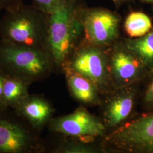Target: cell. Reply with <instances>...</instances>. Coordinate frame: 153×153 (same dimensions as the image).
<instances>
[{
  "label": "cell",
  "mask_w": 153,
  "mask_h": 153,
  "mask_svg": "<svg viewBox=\"0 0 153 153\" xmlns=\"http://www.w3.org/2000/svg\"><path fill=\"white\" fill-rule=\"evenodd\" d=\"M109 140L116 146L131 152L153 153V112L123 126Z\"/></svg>",
  "instance_id": "obj_6"
},
{
  "label": "cell",
  "mask_w": 153,
  "mask_h": 153,
  "mask_svg": "<svg viewBox=\"0 0 153 153\" xmlns=\"http://www.w3.org/2000/svg\"><path fill=\"white\" fill-rule=\"evenodd\" d=\"M48 23V14L33 4L23 3L14 10L6 11L1 18L0 39L47 51Z\"/></svg>",
  "instance_id": "obj_2"
},
{
  "label": "cell",
  "mask_w": 153,
  "mask_h": 153,
  "mask_svg": "<svg viewBox=\"0 0 153 153\" xmlns=\"http://www.w3.org/2000/svg\"><path fill=\"white\" fill-rule=\"evenodd\" d=\"M61 1L62 0H33V4L48 15L55 10Z\"/></svg>",
  "instance_id": "obj_16"
},
{
  "label": "cell",
  "mask_w": 153,
  "mask_h": 153,
  "mask_svg": "<svg viewBox=\"0 0 153 153\" xmlns=\"http://www.w3.org/2000/svg\"><path fill=\"white\" fill-rule=\"evenodd\" d=\"M153 27L150 18L141 11H132L126 17L124 28L131 38H138L149 33Z\"/></svg>",
  "instance_id": "obj_15"
},
{
  "label": "cell",
  "mask_w": 153,
  "mask_h": 153,
  "mask_svg": "<svg viewBox=\"0 0 153 153\" xmlns=\"http://www.w3.org/2000/svg\"><path fill=\"white\" fill-rule=\"evenodd\" d=\"M151 73L153 74V71ZM143 102L148 107H153V76L145 90L143 95Z\"/></svg>",
  "instance_id": "obj_18"
},
{
  "label": "cell",
  "mask_w": 153,
  "mask_h": 153,
  "mask_svg": "<svg viewBox=\"0 0 153 153\" xmlns=\"http://www.w3.org/2000/svg\"><path fill=\"white\" fill-rule=\"evenodd\" d=\"M14 110L39 132L51 120L53 113L49 102L35 94H29Z\"/></svg>",
  "instance_id": "obj_10"
},
{
  "label": "cell",
  "mask_w": 153,
  "mask_h": 153,
  "mask_svg": "<svg viewBox=\"0 0 153 153\" xmlns=\"http://www.w3.org/2000/svg\"><path fill=\"white\" fill-rule=\"evenodd\" d=\"M142 2H146V3H149L150 4H153V0H140Z\"/></svg>",
  "instance_id": "obj_21"
},
{
  "label": "cell",
  "mask_w": 153,
  "mask_h": 153,
  "mask_svg": "<svg viewBox=\"0 0 153 153\" xmlns=\"http://www.w3.org/2000/svg\"><path fill=\"white\" fill-rule=\"evenodd\" d=\"M124 45L142 63L149 73L153 71V26L144 36L126 39Z\"/></svg>",
  "instance_id": "obj_12"
},
{
  "label": "cell",
  "mask_w": 153,
  "mask_h": 153,
  "mask_svg": "<svg viewBox=\"0 0 153 153\" xmlns=\"http://www.w3.org/2000/svg\"><path fill=\"white\" fill-rule=\"evenodd\" d=\"M82 20L83 33L90 44L104 48L119 37L121 18L114 11L102 7H84Z\"/></svg>",
  "instance_id": "obj_5"
},
{
  "label": "cell",
  "mask_w": 153,
  "mask_h": 153,
  "mask_svg": "<svg viewBox=\"0 0 153 153\" xmlns=\"http://www.w3.org/2000/svg\"><path fill=\"white\" fill-rule=\"evenodd\" d=\"M116 7H120L125 4L131 2V0H112Z\"/></svg>",
  "instance_id": "obj_20"
},
{
  "label": "cell",
  "mask_w": 153,
  "mask_h": 153,
  "mask_svg": "<svg viewBox=\"0 0 153 153\" xmlns=\"http://www.w3.org/2000/svg\"><path fill=\"white\" fill-rule=\"evenodd\" d=\"M113 76L121 83H130L142 78L149 73L142 63L125 47L117 46L111 58Z\"/></svg>",
  "instance_id": "obj_9"
},
{
  "label": "cell",
  "mask_w": 153,
  "mask_h": 153,
  "mask_svg": "<svg viewBox=\"0 0 153 153\" xmlns=\"http://www.w3.org/2000/svg\"><path fill=\"white\" fill-rule=\"evenodd\" d=\"M107 62L103 48L90 44L82 47L78 46L65 66L85 76L95 85L100 86L107 79Z\"/></svg>",
  "instance_id": "obj_7"
},
{
  "label": "cell",
  "mask_w": 153,
  "mask_h": 153,
  "mask_svg": "<svg viewBox=\"0 0 153 153\" xmlns=\"http://www.w3.org/2000/svg\"><path fill=\"white\" fill-rule=\"evenodd\" d=\"M81 0H62L48 14L47 51L53 65L63 69L83 33Z\"/></svg>",
  "instance_id": "obj_1"
},
{
  "label": "cell",
  "mask_w": 153,
  "mask_h": 153,
  "mask_svg": "<svg viewBox=\"0 0 153 153\" xmlns=\"http://www.w3.org/2000/svg\"><path fill=\"white\" fill-rule=\"evenodd\" d=\"M62 69L65 73L69 88L74 97L84 103L95 102L97 98L95 85L68 66H65Z\"/></svg>",
  "instance_id": "obj_11"
},
{
  "label": "cell",
  "mask_w": 153,
  "mask_h": 153,
  "mask_svg": "<svg viewBox=\"0 0 153 153\" xmlns=\"http://www.w3.org/2000/svg\"><path fill=\"white\" fill-rule=\"evenodd\" d=\"M0 20H1V19H0Z\"/></svg>",
  "instance_id": "obj_22"
},
{
  "label": "cell",
  "mask_w": 153,
  "mask_h": 153,
  "mask_svg": "<svg viewBox=\"0 0 153 153\" xmlns=\"http://www.w3.org/2000/svg\"><path fill=\"white\" fill-rule=\"evenodd\" d=\"M3 85H4V77L0 73V108H6L5 107L3 102Z\"/></svg>",
  "instance_id": "obj_19"
},
{
  "label": "cell",
  "mask_w": 153,
  "mask_h": 153,
  "mask_svg": "<svg viewBox=\"0 0 153 153\" xmlns=\"http://www.w3.org/2000/svg\"><path fill=\"white\" fill-rule=\"evenodd\" d=\"M134 102V93L125 94L114 99L106 111V120L110 126H116L131 113Z\"/></svg>",
  "instance_id": "obj_14"
},
{
  "label": "cell",
  "mask_w": 153,
  "mask_h": 153,
  "mask_svg": "<svg viewBox=\"0 0 153 153\" xmlns=\"http://www.w3.org/2000/svg\"><path fill=\"white\" fill-rule=\"evenodd\" d=\"M51 131L69 137L93 138L102 135L105 126L88 111L77 109L73 113L56 119L48 123Z\"/></svg>",
  "instance_id": "obj_8"
},
{
  "label": "cell",
  "mask_w": 153,
  "mask_h": 153,
  "mask_svg": "<svg viewBox=\"0 0 153 153\" xmlns=\"http://www.w3.org/2000/svg\"><path fill=\"white\" fill-rule=\"evenodd\" d=\"M39 133L14 109L0 108V153H41Z\"/></svg>",
  "instance_id": "obj_4"
},
{
  "label": "cell",
  "mask_w": 153,
  "mask_h": 153,
  "mask_svg": "<svg viewBox=\"0 0 153 153\" xmlns=\"http://www.w3.org/2000/svg\"><path fill=\"white\" fill-rule=\"evenodd\" d=\"M2 76L4 104L5 107L14 109L30 94L28 90L31 84L13 76Z\"/></svg>",
  "instance_id": "obj_13"
},
{
  "label": "cell",
  "mask_w": 153,
  "mask_h": 153,
  "mask_svg": "<svg viewBox=\"0 0 153 153\" xmlns=\"http://www.w3.org/2000/svg\"><path fill=\"white\" fill-rule=\"evenodd\" d=\"M44 50L12 44L0 39V73L32 84L43 79L53 68Z\"/></svg>",
  "instance_id": "obj_3"
},
{
  "label": "cell",
  "mask_w": 153,
  "mask_h": 153,
  "mask_svg": "<svg viewBox=\"0 0 153 153\" xmlns=\"http://www.w3.org/2000/svg\"><path fill=\"white\" fill-rule=\"evenodd\" d=\"M22 0H0V10L10 11L21 5Z\"/></svg>",
  "instance_id": "obj_17"
}]
</instances>
